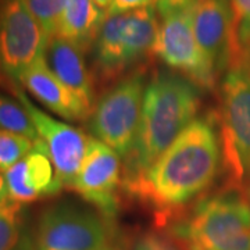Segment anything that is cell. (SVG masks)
<instances>
[{"mask_svg": "<svg viewBox=\"0 0 250 250\" xmlns=\"http://www.w3.org/2000/svg\"><path fill=\"white\" fill-rule=\"evenodd\" d=\"M221 164L215 125L207 118H196L128 190L161 211L167 221L214 182Z\"/></svg>", "mask_w": 250, "mask_h": 250, "instance_id": "1", "label": "cell"}, {"mask_svg": "<svg viewBox=\"0 0 250 250\" xmlns=\"http://www.w3.org/2000/svg\"><path fill=\"white\" fill-rule=\"evenodd\" d=\"M200 88L187 77L157 70L147 81L134 145L125 159L126 188L149 171L179 134L196 120Z\"/></svg>", "mask_w": 250, "mask_h": 250, "instance_id": "2", "label": "cell"}, {"mask_svg": "<svg viewBox=\"0 0 250 250\" xmlns=\"http://www.w3.org/2000/svg\"><path fill=\"white\" fill-rule=\"evenodd\" d=\"M218 125L228 188L250 196V54L229 62L221 86Z\"/></svg>", "mask_w": 250, "mask_h": 250, "instance_id": "3", "label": "cell"}, {"mask_svg": "<svg viewBox=\"0 0 250 250\" xmlns=\"http://www.w3.org/2000/svg\"><path fill=\"white\" fill-rule=\"evenodd\" d=\"M177 236L189 250H250V196L228 188L202 200Z\"/></svg>", "mask_w": 250, "mask_h": 250, "instance_id": "4", "label": "cell"}, {"mask_svg": "<svg viewBox=\"0 0 250 250\" xmlns=\"http://www.w3.org/2000/svg\"><path fill=\"white\" fill-rule=\"evenodd\" d=\"M154 7L107 14L93 43V60L103 80H111L153 53L159 34Z\"/></svg>", "mask_w": 250, "mask_h": 250, "instance_id": "5", "label": "cell"}, {"mask_svg": "<svg viewBox=\"0 0 250 250\" xmlns=\"http://www.w3.org/2000/svg\"><path fill=\"white\" fill-rule=\"evenodd\" d=\"M146 75L134 71L103 93L89 116L90 134L126 159L134 145L146 88Z\"/></svg>", "mask_w": 250, "mask_h": 250, "instance_id": "6", "label": "cell"}, {"mask_svg": "<svg viewBox=\"0 0 250 250\" xmlns=\"http://www.w3.org/2000/svg\"><path fill=\"white\" fill-rule=\"evenodd\" d=\"M108 241L110 228L102 214L74 203L50 206L38 220L36 250H100Z\"/></svg>", "mask_w": 250, "mask_h": 250, "instance_id": "7", "label": "cell"}, {"mask_svg": "<svg viewBox=\"0 0 250 250\" xmlns=\"http://www.w3.org/2000/svg\"><path fill=\"white\" fill-rule=\"evenodd\" d=\"M49 35L28 9L25 0L0 4V67L13 82L45 56ZM18 85V83H17Z\"/></svg>", "mask_w": 250, "mask_h": 250, "instance_id": "8", "label": "cell"}, {"mask_svg": "<svg viewBox=\"0 0 250 250\" xmlns=\"http://www.w3.org/2000/svg\"><path fill=\"white\" fill-rule=\"evenodd\" d=\"M153 53L202 89H213L218 78L197 43L188 10L163 16Z\"/></svg>", "mask_w": 250, "mask_h": 250, "instance_id": "9", "label": "cell"}, {"mask_svg": "<svg viewBox=\"0 0 250 250\" xmlns=\"http://www.w3.org/2000/svg\"><path fill=\"white\" fill-rule=\"evenodd\" d=\"M14 98L21 102L31 117L62 187L71 188L83 163L90 138L78 128L64 124L31 103L21 86L17 89Z\"/></svg>", "mask_w": 250, "mask_h": 250, "instance_id": "10", "label": "cell"}, {"mask_svg": "<svg viewBox=\"0 0 250 250\" xmlns=\"http://www.w3.org/2000/svg\"><path fill=\"white\" fill-rule=\"evenodd\" d=\"M121 172V157L104 143L90 138L83 163L71 188L95 206L104 218H113L120 206Z\"/></svg>", "mask_w": 250, "mask_h": 250, "instance_id": "11", "label": "cell"}, {"mask_svg": "<svg viewBox=\"0 0 250 250\" xmlns=\"http://www.w3.org/2000/svg\"><path fill=\"white\" fill-rule=\"evenodd\" d=\"M188 13L197 43L220 75L231 62L232 11L229 0H193Z\"/></svg>", "mask_w": 250, "mask_h": 250, "instance_id": "12", "label": "cell"}, {"mask_svg": "<svg viewBox=\"0 0 250 250\" xmlns=\"http://www.w3.org/2000/svg\"><path fill=\"white\" fill-rule=\"evenodd\" d=\"M9 200L28 205L57 195L62 184L41 139L27 156L4 172Z\"/></svg>", "mask_w": 250, "mask_h": 250, "instance_id": "13", "label": "cell"}, {"mask_svg": "<svg viewBox=\"0 0 250 250\" xmlns=\"http://www.w3.org/2000/svg\"><path fill=\"white\" fill-rule=\"evenodd\" d=\"M20 86L27 89L47 110L68 121H85L90 110L85 107L78 96L62 85L47 68L45 59L36 62L18 78Z\"/></svg>", "mask_w": 250, "mask_h": 250, "instance_id": "14", "label": "cell"}, {"mask_svg": "<svg viewBox=\"0 0 250 250\" xmlns=\"http://www.w3.org/2000/svg\"><path fill=\"white\" fill-rule=\"evenodd\" d=\"M43 59L54 77L74 92L92 113L95 107V90L83 52L80 47L62 36L53 35L47 41Z\"/></svg>", "mask_w": 250, "mask_h": 250, "instance_id": "15", "label": "cell"}, {"mask_svg": "<svg viewBox=\"0 0 250 250\" xmlns=\"http://www.w3.org/2000/svg\"><path fill=\"white\" fill-rule=\"evenodd\" d=\"M104 18L106 11L92 0H68L54 35L70 41L82 52H88L96 41Z\"/></svg>", "mask_w": 250, "mask_h": 250, "instance_id": "16", "label": "cell"}, {"mask_svg": "<svg viewBox=\"0 0 250 250\" xmlns=\"http://www.w3.org/2000/svg\"><path fill=\"white\" fill-rule=\"evenodd\" d=\"M0 129L38 141L39 135L25 107L18 99L0 92Z\"/></svg>", "mask_w": 250, "mask_h": 250, "instance_id": "17", "label": "cell"}, {"mask_svg": "<svg viewBox=\"0 0 250 250\" xmlns=\"http://www.w3.org/2000/svg\"><path fill=\"white\" fill-rule=\"evenodd\" d=\"M24 205L7 200L0 206V250H18L24 232Z\"/></svg>", "mask_w": 250, "mask_h": 250, "instance_id": "18", "label": "cell"}, {"mask_svg": "<svg viewBox=\"0 0 250 250\" xmlns=\"http://www.w3.org/2000/svg\"><path fill=\"white\" fill-rule=\"evenodd\" d=\"M232 11L231 60L250 54V0H229Z\"/></svg>", "mask_w": 250, "mask_h": 250, "instance_id": "19", "label": "cell"}, {"mask_svg": "<svg viewBox=\"0 0 250 250\" xmlns=\"http://www.w3.org/2000/svg\"><path fill=\"white\" fill-rule=\"evenodd\" d=\"M35 146L29 138L0 129V172L4 174L22 160Z\"/></svg>", "mask_w": 250, "mask_h": 250, "instance_id": "20", "label": "cell"}, {"mask_svg": "<svg viewBox=\"0 0 250 250\" xmlns=\"http://www.w3.org/2000/svg\"><path fill=\"white\" fill-rule=\"evenodd\" d=\"M67 1L68 0H25L28 9L31 10L49 38L56 34Z\"/></svg>", "mask_w": 250, "mask_h": 250, "instance_id": "21", "label": "cell"}, {"mask_svg": "<svg viewBox=\"0 0 250 250\" xmlns=\"http://www.w3.org/2000/svg\"><path fill=\"white\" fill-rule=\"evenodd\" d=\"M188 245L178 236L146 233L135 243L132 250H188Z\"/></svg>", "mask_w": 250, "mask_h": 250, "instance_id": "22", "label": "cell"}, {"mask_svg": "<svg viewBox=\"0 0 250 250\" xmlns=\"http://www.w3.org/2000/svg\"><path fill=\"white\" fill-rule=\"evenodd\" d=\"M159 0H113L111 6L107 9V14H121L132 10L154 7L157 6Z\"/></svg>", "mask_w": 250, "mask_h": 250, "instance_id": "23", "label": "cell"}, {"mask_svg": "<svg viewBox=\"0 0 250 250\" xmlns=\"http://www.w3.org/2000/svg\"><path fill=\"white\" fill-rule=\"evenodd\" d=\"M193 0H159L157 9L161 16L175 13V11H184L190 7Z\"/></svg>", "mask_w": 250, "mask_h": 250, "instance_id": "24", "label": "cell"}, {"mask_svg": "<svg viewBox=\"0 0 250 250\" xmlns=\"http://www.w3.org/2000/svg\"><path fill=\"white\" fill-rule=\"evenodd\" d=\"M1 1L3 0H0V4H1ZM18 88H20V85H17L16 82H13L10 78H7L6 74L1 70V67H0V90H3V92L11 95V96H14Z\"/></svg>", "mask_w": 250, "mask_h": 250, "instance_id": "25", "label": "cell"}, {"mask_svg": "<svg viewBox=\"0 0 250 250\" xmlns=\"http://www.w3.org/2000/svg\"><path fill=\"white\" fill-rule=\"evenodd\" d=\"M9 200V195H7V187H6V179H4V174L0 172V206L6 203Z\"/></svg>", "mask_w": 250, "mask_h": 250, "instance_id": "26", "label": "cell"}, {"mask_svg": "<svg viewBox=\"0 0 250 250\" xmlns=\"http://www.w3.org/2000/svg\"><path fill=\"white\" fill-rule=\"evenodd\" d=\"M98 7H100V9H106V11H107V9L111 6V3H113V0H92Z\"/></svg>", "mask_w": 250, "mask_h": 250, "instance_id": "27", "label": "cell"}, {"mask_svg": "<svg viewBox=\"0 0 250 250\" xmlns=\"http://www.w3.org/2000/svg\"><path fill=\"white\" fill-rule=\"evenodd\" d=\"M100 250H113L110 246H107V248H104V249H100Z\"/></svg>", "mask_w": 250, "mask_h": 250, "instance_id": "28", "label": "cell"}]
</instances>
